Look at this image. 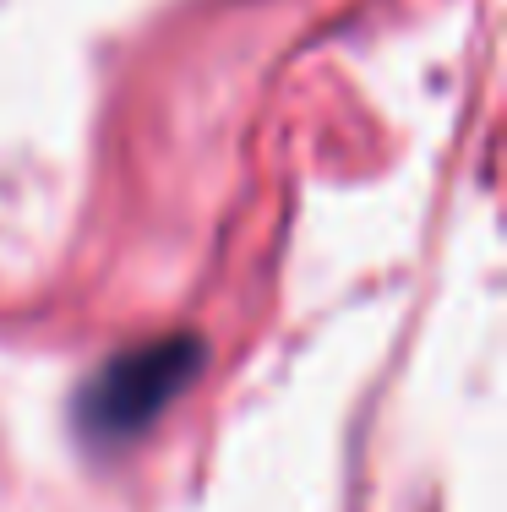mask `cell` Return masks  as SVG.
Instances as JSON below:
<instances>
[{"label":"cell","mask_w":507,"mask_h":512,"mask_svg":"<svg viewBox=\"0 0 507 512\" xmlns=\"http://www.w3.org/2000/svg\"><path fill=\"white\" fill-rule=\"evenodd\" d=\"M208 344L197 333H169V338H148V344H131L110 355L99 371L82 382L77 393V420L82 442L93 447H126L148 431L159 414L197 382Z\"/></svg>","instance_id":"obj_1"}]
</instances>
